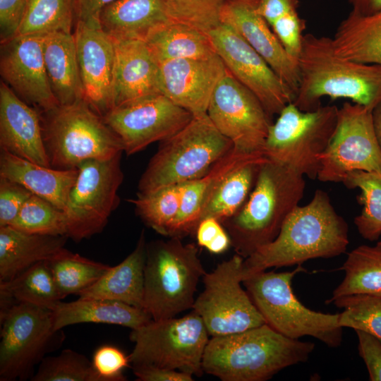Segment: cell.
I'll return each mask as SVG.
<instances>
[{"instance_id":"1","label":"cell","mask_w":381,"mask_h":381,"mask_svg":"<svg viewBox=\"0 0 381 381\" xmlns=\"http://www.w3.org/2000/svg\"><path fill=\"white\" fill-rule=\"evenodd\" d=\"M349 243L347 223L335 211L328 194L318 189L308 204L298 205L289 214L272 242L243 260V280L271 267L340 255Z\"/></svg>"},{"instance_id":"2","label":"cell","mask_w":381,"mask_h":381,"mask_svg":"<svg viewBox=\"0 0 381 381\" xmlns=\"http://www.w3.org/2000/svg\"><path fill=\"white\" fill-rule=\"evenodd\" d=\"M298 60L300 83L293 104L300 110L317 109L325 96L349 99L370 111L381 102V65L339 57L332 38L303 35Z\"/></svg>"},{"instance_id":"3","label":"cell","mask_w":381,"mask_h":381,"mask_svg":"<svg viewBox=\"0 0 381 381\" xmlns=\"http://www.w3.org/2000/svg\"><path fill=\"white\" fill-rule=\"evenodd\" d=\"M315 344L286 337L268 325L212 337L202 358L203 372L222 381H265L306 362Z\"/></svg>"},{"instance_id":"4","label":"cell","mask_w":381,"mask_h":381,"mask_svg":"<svg viewBox=\"0 0 381 381\" xmlns=\"http://www.w3.org/2000/svg\"><path fill=\"white\" fill-rule=\"evenodd\" d=\"M304 176L267 159L240 210L222 223L236 253L244 259L272 242L305 192Z\"/></svg>"},{"instance_id":"5","label":"cell","mask_w":381,"mask_h":381,"mask_svg":"<svg viewBox=\"0 0 381 381\" xmlns=\"http://www.w3.org/2000/svg\"><path fill=\"white\" fill-rule=\"evenodd\" d=\"M233 147L207 114L193 116L182 129L160 142L140 179L138 195L200 177Z\"/></svg>"},{"instance_id":"6","label":"cell","mask_w":381,"mask_h":381,"mask_svg":"<svg viewBox=\"0 0 381 381\" xmlns=\"http://www.w3.org/2000/svg\"><path fill=\"white\" fill-rule=\"evenodd\" d=\"M304 270L297 265L290 272L262 271L248 276L242 283L265 323L273 329L290 339L310 336L329 347H338L342 341L339 313L310 310L294 293L292 280Z\"/></svg>"},{"instance_id":"7","label":"cell","mask_w":381,"mask_h":381,"mask_svg":"<svg viewBox=\"0 0 381 381\" xmlns=\"http://www.w3.org/2000/svg\"><path fill=\"white\" fill-rule=\"evenodd\" d=\"M40 114L52 168L78 169L88 160L109 159L123 152L119 138L84 100Z\"/></svg>"},{"instance_id":"8","label":"cell","mask_w":381,"mask_h":381,"mask_svg":"<svg viewBox=\"0 0 381 381\" xmlns=\"http://www.w3.org/2000/svg\"><path fill=\"white\" fill-rule=\"evenodd\" d=\"M205 273L195 244L176 237L147 243L143 309L154 320L192 309L198 283Z\"/></svg>"},{"instance_id":"9","label":"cell","mask_w":381,"mask_h":381,"mask_svg":"<svg viewBox=\"0 0 381 381\" xmlns=\"http://www.w3.org/2000/svg\"><path fill=\"white\" fill-rule=\"evenodd\" d=\"M339 109L320 106L303 111L288 104L269 128L263 155L314 180L320 168V156L327 147L337 122Z\"/></svg>"},{"instance_id":"10","label":"cell","mask_w":381,"mask_h":381,"mask_svg":"<svg viewBox=\"0 0 381 381\" xmlns=\"http://www.w3.org/2000/svg\"><path fill=\"white\" fill-rule=\"evenodd\" d=\"M209 335L194 311L181 318L152 320L131 330L134 347L128 355L130 363L132 366L152 365L200 376Z\"/></svg>"},{"instance_id":"11","label":"cell","mask_w":381,"mask_h":381,"mask_svg":"<svg viewBox=\"0 0 381 381\" xmlns=\"http://www.w3.org/2000/svg\"><path fill=\"white\" fill-rule=\"evenodd\" d=\"M0 381L31 378L35 366L60 340L52 309L16 303L0 313Z\"/></svg>"},{"instance_id":"12","label":"cell","mask_w":381,"mask_h":381,"mask_svg":"<svg viewBox=\"0 0 381 381\" xmlns=\"http://www.w3.org/2000/svg\"><path fill=\"white\" fill-rule=\"evenodd\" d=\"M244 258L236 253L202 277L204 289L192 310L204 322L212 337L241 332L265 324L243 281Z\"/></svg>"},{"instance_id":"13","label":"cell","mask_w":381,"mask_h":381,"mask_svg":"<svg viewBox=\"0 0 381 381\" xmlns=\"http://www.w3.org/2000/svg\"><path fill=\"white\" fill-rule=\"evenodd\" d=\"M121 154L105 160L92 159L78 167L76 181L64 210L66 236L75 242L101 232L119 204L123 180Z\"/></svg>"},{"instance_id":"14","label":"cell","mask_w":381,"mask_h":381,"mask_svg":"<svg viewBox=\"0 0 381 381\" xmlns=\"http://www.w3.org/2000/svg\"><path fill=\"white\" fill-rule=\"evenodd\" d=\"M318 179L341 182L356 170L381 173V147L373 123L372 111L358 104L344 102L338 110L335 131L320 156Z\"/></svg>"},{"instance_id":"15","label":"cell","mask_w":381,"mask_h":381,"mask_svg":"<svg viewBox=\"0 0 381 381\" xmlns=\"http://www.w3.org/2000/svg\"><path fill=\"white\" fill-rule=\"evenodd\" d=\"M207 114L235 148L263 155L272 117L258 98L228 69L212 95Z\"/></svg>"},{"instance_id":"16","label":"cell","mask_w":381,"mask_h":381,"mask_svg":"<svg viewBox=\"0 0 381 381\" xmlns=\"http://www.w3.org/2000/svg\"><path fill=\"white\" fill-rule=\"evenodd\" d=\"M193 115L162 93L144 96L113 108L102 118L121 140L127 155L172 136Z\"/></svg>"},{"instance_id":"17","label":"cell","mask_w":381,"mask_h":381,"mask_svg":"<svg viewBox=\"0 0 381 381\" xmlns=\"http://www.w3.org/2000/svg\"><path fill=\"white\" fill-rule=\"evenodd\" d=\"M208 35L226 68L258 98L271 117L294 102L293 91L233 27L221 22Z\"/></svg>"},{"instance_id":"18","label":"cell","mask_w":381,"mask_h":381,"mask_svg":"<svg viewBox=\"0 0 381 381\" xmlns=\"http://www.w3.org/2000/svg\"><path fill=\"white\" fill-rule=\"evenodd\" d=\"M84 100L103 117L114 108L115 46L99 20H77L73 32Z\"/></svg>"},{"instance_id":"19","label":"cell","mask_w":381,"mask_h":381,"mask_svg":"<svg viewBox=\"0 0 381 381\" xmlns=\"http://www.w3.org/2000/svg\"><path fill=\"white\" fill-rule=\"evenodd\" d=\"M0 73L21 99L40 112L59 105L49 83L42 35H23L1 43Z\"/></svg>"},{"instance_id":"20","label":"cell","mask_w":381,"mask_h":381,"mask_svg":"<svg viewBox=\"0 0 381 381\" xmlns=\"http://www.w3.org/2000/svg\"><path fill=\"white\" fill-rule=\"evenodd\" d=\"M159 64L162 93L193 116L206 114L212 95L227 71L219 56Z\"/></svg>"},{"instance_id":"21","label":"cell","mask_w":381,"mask_h":381,"mask_svg":"<svg viewBox=\"0 0 381 381\" xmlns=\"http://www.w3.org/2000/svg\"><path fill=\"white\" fill-rule=\"evenodd\" d=\"M258 0H225L221 22L239 32L295 96L300 83L298 60L288 54L257 11Z\"/></svg>"},{"instance_id":"22","label":"cell","mask_w":381,"mask_h":381,"mask_svg":"<svg viewBox=\"0 0 381 381\" xmlns=\"http://www.w3.org/2000/svg\"><path fill=\"white\" fill-rule=\"evenodd\" d=\"M0 147L30 162L51 167L40 114L4 82L0 84Z\"/></svg>"},{"instance_id":"23","label":"cell","mask_w":381,"mask_h":381,"mask_svg":"<svg viewBox=\"0 0 381 381\" xmlns=\"http://www.w3.org/2000/svg\"><path fill=\"white\" fill-rule=\"evenodd\" d=\"M113 40L116 54L114 108L144 96L162 93L159 64L145 41Z\"/></svg>"},{"instance_id":"24","label":"cell","mask_w":381,"mask_h":381,"mask_svg":"<svg viewBox=\"0 0 381 381\" xmlns=\"http://www.w3.org/2000/svg\"><path fill=\"white\" fill-rule=\"evenodd\" d=\"M173 19L168 0H116L100 13L103 30L116 40L146 38Z\"/></svg>"},{"instance_id":"25","label":"cell","mask_w":381,"mask_h":381,"mask_svg":"<svg viewBox=\"0 0 381 381\" xmlns=\"http://www.w3.org/2000/svg\"><path fill=\"white\" fill-rule=\"evenodd\" d=\"M78 169H59L35 164L1 150L0 176L16 182L64 211Z\"/></svg>"},{"instance_id":"26","label":"cell","mask_w":381,"mask_h":381,"mask_svg":"<svg viewBox=\"0 0 381 381\" xmlns=\"http://www.w3.org/2000/svg\"><path fill=\"white\" fill-rule=\"evenodd\" d=\"M260 155H263L246 153L233 147L205 174L184 183L181 207L168 236L195 235L201 213L221 181L234 168Z\"/></svg>"},{"instance_id":"27","label":"cell","mask_w":381,"mask_h":381,"mask_svg":"<svg viewBox=\"0 0 381 381\" xmlns=\"http://www.w3.org/2000/svg\"><path fill=\"white\" fill-rule=\"evenodd\" d=\"M147 243L142 231L135 249L121 262L77 295L80 298H101L125 303L143 309L144 269Z\"/></svg>"},{"instance_id":"28","label":"cell","mask_w":381,"mask_h":381,"mask_svg":"<svg viewBox=\"0 0 381 381\" xmlns=\"http://www.w3.org/2000/svg\"><path fill=\"white\" fill-rule=\"evenodd\" d=\"M55 331L79 323H102L138 328L152 319L142 308L123 302L80 298L71 302L59 301L52 308Z\"/></svg>"},{"instance_id":"29","label":"cell","mask_w":381,"mask_h":381,"mask_svg":"<svg viewBox=\"0 0 381 381\" xmlns=\"http://www.w3.org/2000/svg\"><path fill=\"white\" fill-rule=\"evenodd\" d=\"M42 46L49 83L59 104L68 105L84 100L73 32L42 35Z\"/></svg>"},{"instance_id":"30","label":"cell","mask_w":381,"mask_h":381,"mask_svg":"<svg viewBox=\"0 0 381 381\" xmlns=\"http://www.w3.org/2000/svg\"><path fill=\"white\" fill-rule=\"evenodd\" d=\"M67 238L0 226V282L8 281L32 265L50 260L65 248Z\"/></svg>"},{"instance_id":"31","label":"cell","mask_w":381,"mask_h":381,"mask_svg":"<svg viewBox=\"0 0 381 381\" xmlns=\"http://www.w3.org/2000/svg\"><path fill=\"white\" fill-rule=\"evenodd\" d=\"M332 41L334 53L341 58L381 65V11L367 16L351 11Z\"/></svg>"},{"instance_id":"32","label":"cell","mask_w":381,"mask_h":381,"mask_svg":"<svg viewBox=\"0 0 381 381\" xmlns=\"http://www.w3.org/2000/svg\"><path fill=\"white\" fill-rule=\"evenodd\" d=\"M145 41L158 63L179 59H204L217 54L207 33L176 21L159 26Z\"/></svg>"},{"instance_id":"33","label":"cell","mask_w":381,"mask_h":381,"mask_svg":"<svg viewBox=\"0 0 381 381\" xmlns=\"http://www.w3.org/2000/svg\"><path fill=\"white\" fill-rule=\"evenodd\" d=\"M266 160L264 155H260L231 171L208 200L200 222L206 218H214L222 223L235 215L247 200L255 184L260 166Z\"/></svg>"},{"instance_id":"34","label":"cell","mask_w":381,"mask_h":381,"mask_svg":"<svg viewBox=\"0 0 381 381\" xmlns=\"http://www.w3.org/2000/svg\"><path fill=\"white\" fill-rule=\"evenodd\" d=\"M61 300L47 261L32 265L8 281L0 282V313L16 303L52 309Z\"/></svg>"},{"instance_id":"35","label":"cell","mask_w":381,"mask_h":381,"mask_svg":"<svg viewBox=\"0 0 381 381\" xmlns=\"http://www.w3.org/2000/svg\"><path fill=\"white\" fill-rule=\"evenodd\" d=\"M340 270L344 271V279L326 303L356 294L381 296V241L373 246L361 245L352 250Z\"/></svg>"},{"instance_id":"36","label":"cell","mask_w":381,"mask_h":381,"mask_svg":"<svg viewBox=\"0 0 381 381\" xmlns=\"http://www.w3.org/2000/svg\"><path fill=\"white\" fill-rule=\"evenodd\" d=\"M47 262L62 299L92 285L111 267L66 248Z\"/></svg>"},{"instance_id":"37","label":"cell","mask_w":381,"mask_h":381,"mask_svg":"<svg viewBox=\"0 0 381 381\" xmlns=\"http://www.w3.org/2000/svg\"><path fill=\"white\" fill-rule=\"evenodd\" d=\"M348 188H358L361 213L354 218L359 234L370 241L381 236V173L356 170L349 173L344 181Z\"/></svg>"},{"instance_id":"38","label":"cell","mask_w":381,"mask_h":381,"mask_svg":"<svg viewBox=\"0 0 381 381\" xmlns=\"http://www.w3.org/2000/svg\"><path fill=\"white\" fill-rule=\"evenodd\" d=\"M75 0H28L26 13L17 36L73 33Z\"/></svg>"},{"instance_id":"39","label":"cell","mask_w":381,"mask_h":381,"mask_svg":"<svg viewBox=\"0 0 381 381\" xmlns=\"http://www.w3.org/2000/svg\"><path fill=\"white\" fill-rule=\"evenodd\" d=\"M184 183L163 188L129 200L142 221L155 231L168 236L179 214Z\"/></svg>"},{"instance_id":"40","label":"cell","mask_w":381,"mask_h":381,"mask_svg":"<svg viewBox=\"0 0 381 381\" xmlns=\"http://www.w3.org/2000/svg\"><path fill=\"white\" fill-rule=\"evenodd\" d=\"M8 226L34 234L66 236L67 234L64 211L35 195L26 200Z\"/></svg>"},{"instance_id":"41","label":"cell","mask_w":381,"mask_h":381,"mask_svg":"<svg viewBox=\"0 0 381 381\" xmlns=\"http://www.w3.org/2000/svg\"><path fill=\"white\" fill-rule=\"evenodd\" d=\"M343 309L339 325L368 332L381 341V296L356 294L341 296L330 303Z\"/></svg>"},{"instance_id":"42","label":"cell","mask_w":381,"mask_h":381,"mask_svg":"<svg viewBox=\"0 0 381 381\" xmlns=\"http://www.w3.org/2000/svg\"><path fill=\"white\" fill-rule=\"evenodd\" d=\"M32 381H103L92 361L72 349L46 356L40 363Z\"/></svg>"},{"instance_id":"43","label":"cell","mask_w":381,"mask_h":381,"mask_svg":"<svg viewBox=\"0 0 381 381\" xmlns=\"http://www.w3.org/2000/svg\"><path fill=\"white\" fill-rule=\"evenodd\" d=\"M174 21L187 24L208 34L221 23L225 0H168Z\"/></svg>"},{"instance_id":"44","label":"cell","mask_w":381,"mask_h":381,"mask_svg":"<svg viewBox=\"0 0 381 381\" xmlns=\"http://www.w3.org/2000/svg\"><path fill=\"white\" fill-rule=\"evenodd\" d=\"M92 365L103 381H124L123 370L129 367L130 360L120 349L104 344L93 353Z\"/></svg>"},{"instance_id":"45","label":"cell","mask_w":381,"mask_h":381,"mask_svg":"<svg viewBox=\"0 0 381 381\" xmlns=\"http://www.w3.org/2000/svg\"><path fill=\"white\" fill-rule=\"evenodd\" d=\"M270 27L288 54L298 59L302 49L306 21L300 17L298 11L279 18Z\"/></svg>"},{"instance_id":"46","label":"cell","mask_w":381,"mask_h":381,"mask_svg":"<svg viewBox=\"0 0 381 381\" xmlns=\"http://www.w3.org/2000/svg\"><path fill=\"white\" fill-rule=\"evenodd\" d=\"M32 195L22 185L0 176V226L9 225Z\"/></svg>"},{"instance_id":"47","label":"cell","mask_w":381,"mask_h":381,"mask_svg":"<svg viewBox=\"0 0 381 381\" xmlns=\"http://www.w3.org/2000/svg\"><path fill=\"white\" fill-rule=\"evenodd\" d=\"M197 243L210 253L222 254L231 246V238L222 224L214 218L202 219L195 232Z\"/></svg>"},{"instance_id":"48","label":"cell","mask_w":381,"mask_h":381,"mask_svg":"<svg viewBox=\"0 0 381 381\" xmlns=\"http://www.w3.org/2000/svg\"><path fill=\"white\" fill-rule=\"evenodd\" d=\"M27 6L28 0H0L1 43L17 36Z\"/></svg>"},{"instance_id":"49","label":"cell","mask_w":381,"mask_h":381,"mask_svg":"<svg viewBox=\"0 0 381 381\" xmlns=\"http://www.w3.org/2000/svg\"><path fill=\"white\" fill-rule=\"evenodd\" d=\"M358 339V352L363 360L370 381H381V341L361 330L355 331Z\"/></svg>"},{"instance_id":"50","label":"cell","mask_w":381,"mask_h":381,"mask_svg":"<svg viewBox=\"0 0 381 381\" xmlns=\"http://www.w3.org/2000/svg\"><path fill=\"white\" fill-rule=\"evenodd\" d=\"M138 381H192L193 375L180 370L152 365H133Z\"/></svg>"},{"instance_id":"51","label":"cell","mask_w":381,"mask_h":381,"mask_svg":"<svg viewBox=\"0 0 381 381\" xmlns=\"http://www.w3.org/2000/svg\"><path fill=\"white\" fill-rule=\"evenodd\" d=\"M299 0H258L257 11L270 26L277 19L298 11Z\"/></svg>"},{"instance_id":"52","label":"cell","mask_w":381,"mask_h":381,"mask_svg":"<svg viewBox=\"0 0 381 381\" xmlns=\"http://www.w3.org/2000/svg\"><path fill=\"white\" fill-rule=\"evenodd\" d=\"M116 0H75L77 20H99L101 11Z\"/></svg>"},{"instance_id":"53","label":"cell","mask_w":381,"mask_h":381,"mask_svg":"<svg viewBox=\"0 0 381 381\" xmlns=\"http://www.w3.org/2000/svg\"><path fill=\"white\" fill-rule=\"evenodd\" d=\"M351 12L367 16L381 11V0H349Z\"/></svg>"},{"instance_id":"54","label":"cell","mask_w":381,"mask_h":381,"mask_svg":"<svg viewBox=\"0 0 381 381\" xmlns=\"http://www.w3.org/2000/svg\"><path fill=\"white\" fill-rule=\"evenodd\" d=\"M372 117L375 134L381 147V102L373 109Z\"/></svg>"}]
</instances>
